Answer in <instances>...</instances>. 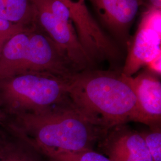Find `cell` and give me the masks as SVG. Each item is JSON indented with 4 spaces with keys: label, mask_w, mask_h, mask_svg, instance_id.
<instances>
[{
    "label": "cell",
    "mask_w": 161,
    "mask_h": 161,
    "mask_svg": "<svg viewBox=\"0 0 161 161\" xmlns=\"http://www.w3.org/2000/svg\"><path fill=\"white\" fill-rule=\"evenodd\" d=\"M3 122L36 150L92 149L108 133L76 109L69 100L47 109L12 116Z\"/></svg>",
    "instance_id": "cell-1"
},
{
    "label": "cell",
    "mask_w": 161,
    "mask_h": 161,
    "mask_svg": "<svg viewBox=\"0 0 161 161\" xmlns=\"http://www.w3.org/2000/svg\"><path fill=\"white\" fill-rule=\"evenodd\" d=\"M68 97L76 109L107 132L139 121L135 94L121 73L91 69L79 72L70 80Z\"/></svg>",
    "instance_id": "cell-2"
},
{
    "label": "cell",
    "mask_w": 161,
    "mask_h": 161,
    "mask_svg": "<svg viewBox=\"0 0 161 161\" xmlns=\"http://www.w3.org/2000/svg\"><path fill=\"white\" fill-rule=\"evenodd\" d=\"M72 78L29 72L0 79L3 121L14 115L47 109L67 102Z\"/></svg>",
    "instance_id": "cell-3"
},
{
    "label": "cell",
    "mask_w": 161,
    "mask_h": 161,
    "mask_svg": "<svg viewBox=\"0 0 161 161\" xmlns=\"http://www.w3.org/2000/svg\"><path fill=\"white\" fill-rule=\"evenodd\" d=\"M59 1L67 7L78 38L93 64L117 60L119 55L118 48L93 19L86 0Z\"/></svg>",
    "instance_id": "cell-4"
},
{
    "label": "cell",
    "mask_w": 161,
    "mask_h": 161,
    "mask_svg": "<svg viewBox=\"0 0 161 161\" xmlns=\"http://www.w3.org/2000/svg\"><path fill=\"white\" fill-rule=\"evenodd\" d=\"M161 9L149 7L143 13L138 28L127 43L128 54L121 73L132 76L161 54Z\"/></svg>",
    "instance_id": "cell-5"
},
{
    "label": "cell",
    "mask_w": 161,
    "mask_h": 161,
    "mask_svg": "<svg viewBox=\"0 0 161 161\" xmlns=\"http://www.w3.org/2000/svg\"><path fill=\"white\" fill-rule=\"evenodd\" d=\"M32 2L36 26L64 52L79 72L91 69L94 64L81 45L72 22H65L55 16L41 0Z\"/></svg>",
    "instance_id": "cell-6"
},
{
    "label": "cell",
    "mask_w": 161,
    "mask_h": 161,
    "mask_svg": "<svg viewBox=\"0 0 161 161\" xmlns=\"http://www.w3.org/2000/svg\"><path fill=\"white\" fill-rule=\"evenodd\" d=\"M29 72H47L66 78L79 72L64 52L36 25L31 31L20 74Z\"/></svg>",
    "instance_id": "cell-7"
},
{
    "label": "cell",
    "mask_w": 161,
    "mask_h": 161,
    "mask_svg": "<svg viewBox=\"0 0 161 161\" xmlns=\"http://www.w3.org/2000/svg\"><path fill=\"white\" fill-rule=\"evenodd\" d=\"M88 1L104 26L122 44L127 45L130 30L145 0Z\"/></svg>",
    "instance_id": "cell-8"
},
{
    "label": "cell",
    "mask_w": 161,
    "mask_h": 161,
    "mask_svg": "<svg viewBox=\"0 0 161 161\" xmlns=\"http://www.w3.org/2000/svg\"><path fill=\"white\" fill-rule=\"evenodd\" d=\"M122 76L135 94L139 116L138 122L150 127L160 125L161 82L159 76L147 69L135 77Z\"/></svg>",
    "instance_id": "cell-9"
},
{
    "label": "cell",
    "mask_w": 161,
    "mask_h": 161,
    "mask_svg": "<svg viewBox=\"0 0 161 161\" xmlns=\"http://www.w3.org/2000/svg\"><path fill=\"white\" fill-rule=\"evenodd\" d=\"M100 143L112 161H153L140 132L121 125L107 133Z\"/></svg>",
    "instance_id": "cell-10"
},
{
    "label": "cell",
    "mask_w": 161,
    "mask_h": 161,
    "mask_svg": "<svg viewBox=\"0 0 161 161\" xmlns=\"http://www.w3.org/2000/svg\"><path fill=\"white\" fill-rule=\"evenodd\" d=\"M35 26L13 35L4 44L0 52V79L20 74L31 33Z\"/></svg>",
    "instance_id": "cell-11"
},
{
    "label": "cell",
    "mask_w": 161,
    "mask_h": 161,
    "mask_svg": "<svg viewBox=\"0 0 161 161\" xmlns=\"http://www.w3.org/2000/svg\"><path fill=\"white\" fill-rule=\"evenodd\" d=\"M0 19L26 27L36 26L32 0H0Z\"/></svg>",
    "instance_id": "cell-12"
},
{
    "label": "cell",
    "mask_w": 161,
    "mask_h": 161,
    "mask_svg": "<svg viewBox=\"0 0 161 161\" xmlns=\"http://www.w3.org/2000/svg\"><path fill=\"white\" fill-rule=\"evenodd\" d=\"M14 136L13 139L7 138L1 131L0 161H41L35 155L36 150L22 140Z\"/></svg>",
    "instance_id": "cell-13"
},
{
    "label": "cell",
    "mask_w": 161,
    "mask_h": 161,
    "mask_svg": "<svg viewBox=\"0 0 161 161\" xmlns=\"http://www.w3.org/2000/svg\"><path fill=\"white\" fill-rule=\"evenodd\" d=\"M37 151L52 161H112L107 156L93 149L68 151L45 149Z\"/></svg>",
    "instance_id": "cell-14"
},
{
    "label": "cell",
    "mask_w": 161,
    "mask_h": 161,
    "mask_svg": "<svg viewBox=\"0 0 161 161\" xmlns=\"http://www.w3.org/2000/svg\"><path fill=\"white\" fill-rule=\"evenodd\" d=\"M150 130L140 132L153 161H161V125L150 127Z\"/></svg>",
    "instance_id": "cell-15"
},
{
    "label": "cell",
    "mask_w": 161,
    "mask_h": 161,
    "mask_svg": "<svg viewBox=\"0 0 161 161\" xmlns=\"http://www.w3.org/2000/svg\"><path fill=\"white\" fill-rule=\"evenodd\" d=\"M31 28L0 19V52L7 41L13 35L24 29Z\"/></svg>",
    "instance_id": "cell-16"
},
{
    "label": "cell",
    "mask_w": 161,
    "mask_h": 161,
    "mask_svg": "<svg viewBox=\"0 0 161 161\" xmlns=\"http://www.w3.org/2000/svg\"><path fill=\"white\" fill-rule=\"evenodd\" d=\"M150 72L158 76L161 74V54H158L156 58L152 60L146 66Z\"/></svg>",
    "instance_id": "cell-17"
},
{
    "label": "cell",
    "mask_w": 161,
    "mask_h": 161,
    "mask_svg": "<svg viewBox=\"0 0 161 161\" xmlns=\"http://www.w3.org/2000/svg\"><path fill=\"white\" fill-rule=\"evenodd\" d=\"M146 3L149 7L161 9V0H145Z\"/></svg>",
    "instance_id": "cell-18"
},
{
    "label": "cell",
    "mask_w": 161,
    "mask_h": 161,
    "mask_svg": "<svg viewBox=\"0 0 161 161\" xmlns=\"http://www.w3.org/2000/svg\"><path fill=\"white\" fill-rule=\"evenodd\" d=\"M3 126V118L0 115V134H1V127Z\"/></svg>",
    "instance_id": "cell-19"
}]
</instances>
